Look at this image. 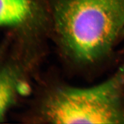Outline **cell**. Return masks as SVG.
Returning <instances> with one entry per match:
<instances>
[{"label": "cell", "mask_w": 124, "mask_h": 124, "mask_svg": "<svg viewBox=\"0 0 124 124\" xmlns=\"http://www.w3.org/2000/svg\"><path fill=\"white\" fill-rule=\"evenodd\" d=\"M16 79L13 71H0V118L13 100L16 87Z\"/></svg>", "instance_id": "277c9868"}, {"label": "cell", "mask_w": 124, "mask_h": 124, "mask_svg": "<svg viewBox=\"0 0 124 124\" xmlns=\"http://www.w3.org/2000/svg\"><path fill=\"white\" fill-rule=\"evenodd\" d=\"M124 89V63L110 79L94 86L59 90L46 114L56 124H123Z\"/></svg>", "instance_id": "7a4b0ae2"}, {"label": "cell", "mask_w": 124, "mask_h": 124, "mask_svg": "<svg viewBox=\"0 0 124 124\" xmlns=\"http://www.w3.org/2000/svg\"><path fill=\"white\" fill-rule=\"evenodd\" d=\"M32 0H0V26L19 24L32 15Z\"/></svg>", "instance_id": "3957f363"}, {"label": "cell", "mask_w": 124, "mask_h": 124, "mask_svg": "<svg viewBox=\"0 0 124 124\" xmlns=\"http://www.w3.org/2000/svg\"><path fill=\"white\" fill-rule=\"evenodd\" d=\"M54 16L69 53L91 63L107 55L124 30V0H55Z\"/></svg>", "instance_id": "6da1fadb"}]
</instances>
